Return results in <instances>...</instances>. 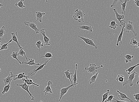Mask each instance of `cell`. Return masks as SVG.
I'll return each instance as SVG.
<instances>
[{"instance_id": "cell-1", "label": "cell", "mask_w": 139, "mask_h": 102, "mask_svg": "<svg viewBox=\"0 0 139 102\" xmlns=\"http://www.w3.org/2000/svg\"><path fill=\"white\" fill-rule=\"evenodd\" d=\"M121 22L124 24V30L125 31V32L129 33L130 32H131L134 34L135 36H137L138 33L134 31L133 22L130 21L126 22L123 20H122Z\"/></svg>"}, {"instance_id": "cell-2", "label": "cell", "mask_w": 139, "mask_h": 102, "mask_svg": "<svg viewBox=\"0 0 139 102\" xmlns=\"http://www.w3.org/2000/svg\"><path fill=\"white\" fill-rule=\"evenodd\" d=\"M86 15L84 11H81L77 9L74 12V14L73 16L75 20L78 21L79 23L84 22V17Z\"/></svg>"}, {"instance_id": "cell-3", "label": "cell", "mask_w": 139, "mask_h": 102, "mask_svg": "<svg viewBox=\"0 0 139 102\" xmlns=\"http://www.w3.org/2000/svg\"><path fill=\"white\" fill-rule=\"evenodd\" d=\"M103 67V65H101L100 67H97L96 64L94 63H91L89 67H88L86 66L85 68V70H87L88 72L92 74H93L95 75L98 72L97 69L98 68Z\"/></svg>"}, {"instance_id": "cell-4", "label": "cell", "mask_w": 139, "mask_h": 102, "mask_svg": "<svg viewBox=\"0 0 139 102\" xmlns=\"http://www.w3.org/2000/svg\"><path fill=\"white\" fill-rule=\"evenodd\" d=\"M135 75H139L135 71L133 72V73H132L131 74H130L128 78V80L125 81V82L123 84V86H124L127 84H129V85L130 86H133V84L132 81H133V79L135 78Z\"/></svg>"}, {"instance_id": "cell-5", "label": "cell", "mask_w": 139, "mask_h": 102, "mask_svg": "<svg viewBox=\"0 0 139 102\" xmlns=\"http://www.w3.org/2000/svg\"><path fill=\"white\" fill-rule=\"evenodd\" d=\"M50 59H51L50 58V59H49L47 61H45L43 64H42L40 66V67L37 69H34V70H32V71L30 72L29 73L28 75L26 76V79L29 78V77H30V76H34L36 74V73L38 71L43 69L44 67V66L46 65L47 64V63L49 61V60H50Z\"/></svg>"}, {"instance_id": "cell-6", "label": "cell", "mask_w": 139, "mask_h": 102, "mask_svg": "<svg viewBox=\"0 0 139 102\" xmlns=\"http://www.w3.org/2000/svg\"><path fill=\"white\" fill-rule=\"evenodd\" d=\"M78 84V83H77L75 84H71L68 86V87H65V88H62L60 89L59 90L60 92V97L59 100V101H60V100H61L62 97H63L64 95L68 92V90L69 88L72 87H76V85Z\"/></svg>"}, {"instance_id": "cell-7", "label": "cell", "mask_w": 139, "mask_h": 102, "mask_svg": "<svg viewBox=\"0 0 139 102\" xmlns=\"http://www.w3.org/2000/svg\"><path fill=\"white\" fill-rule=\"evenodd\" d=\"M78 37L80 38L82 40H83L84 42H86V44H88L91 47L93 46L96 49H97V45H97L95 44L93 41V39H90L84 37H83L78 36Z\"/></svg>"}, {"instance_id": "cell-8", "label": "cell", "mask_w": 139, "mask_h": 102, "mask_svg": "<svg viewBox=\"0 0 139 102\" xmlns=\"http://www.w3.org/2000/svg\"><path fill=\"white\" fill-rule=\"evenodd\" d=\"M16 86H20V87H21V88H22V89L24 90H25L27 92H28L29 94V95H30V96H29V97H32V98H31V100L32 101L34 100V97L32 96V94H31L30 92V91H29V87H30V86L27 84L25 82H24V83L23 84H17Z\"/></svg>"}, {"instance_id": "cell-9", "label": "cell", "mask_w": 139, "mask_h": 102, "mask_svg": "<svg viewBox=\"0 0 139 102\" xmlns=\"http://www.w3.org/2000/svg\"><path fill=\"white\" fill-rule=\"evenodd\" d=\"M24 23L26 25L29 26L32 29L34 30L35 31L36 34L39 33V30L37 27L36 25L35 24L34 22H30L25 21H24Z\"/></svg>"}, {"instance_id": "cell-10", "label": "cell", "mask_w": 139, "mask_h": 102, "mask_svg": "<svg viewBox=\"0 0 139 102\" xmlns=\"http://www.w3.org/2000/svg\"><path fill=\"white\" fill-rule=\"evenodd\" d=\"M40 32L42 35H43L44 38V43L46 45L50 46L51 44V42H50V39L49 38L45 35V29H41L40 30Z\"/></svg>"}, {"instance_id": "cell-11", "label": "cell", "mask_w": 139, "mask_h": 102, "mask_svg": "<svg viewBox=\"0 0 139 102\" xmlns=\"http://www.w3.org/2000/svg\"><path fill=\"white\" fill-rule=\"evenodd\" d=\"M113 11H114V13H115V16L116 19L118 21L120 22L119 26L120 27H122V25H123V23H122L121 21L122 20H123L124 19V15L122 14H119L117 13V11H116V9L114 8L113 9Z\"/></svg>"}, {"instance_id": "cell-12", "label": "cell", "mask_w": 139, "mask_h": 102, "mask_svg": "<svg viewBox=\"0 0 139 102\" xmlns=\"http://www.w3.org/2000/svg\"><path fill=\"white\" fill-rule=\"evenodd\" d=\"M52 82L49 81L48 82L47 86L45 88L44 90L43 91V92L44 93L45 95H46L48 94V93H50V94L53 93L52 88L50 87V86L52 84Z\"/></svg>"}, {"instance_id": "cell-13", "label": "cell", "mask_w": 139, "mask_h": 102, "mask_svg": "<svg viewBox=\"0 0 139 102\" xmlns=\"http://www.w3.org/2000/svg\"><path fill=\"white\" fill-rule=\"evenodd\" d=\"M17 75H14L12 72H10V74L8 76L3 79L4 83V85L5 86L7 85L9 83L12 77H16Z\"/></svg>"}, {"instance_id": "cell-14", "label": "cell", "mask_w": 139, "mask_h": 102, "mask_svg": "<svg viewBox=\"0 0 139 102\" xmlns=\"http://www.w3.org/2000/svg\"><path fill=\"white\" fill-rule=\"evenodd\" d=\"M45 13H42L40 11H38L36 12V20L35 22H42V17L45 14Z\"/></svg>"}, {"instance_id": "cell-15", "label": "cell", "mask_w": 139, "mask_h": 102, "mask_svg": "<svg viewBox=\"0 0 139 102\" xmlns=\"http://www.w3.org/2000/svg\"><path fill=\"white\" fill-rule=\"evenodd\" d=\"M11 35H12V40L13 41H14L16 42L17 44L18 47L20 48L21 49H24V48H22L20 45V43H19L18 41L17 37V32H15V33L14 32H13L11 33Z\"/></svg>"}, {"instance_id": "cell-16", "label": "cell", "mask_w": 139, "mask_h": 102, "mask_svg": "<svg viewBox=\"0 0 139 102\" xmlns=\"http://www.w3.org/2000/svg\"><path fill=\"white\" fill-rule=\"evenodd\" d=\"M116 91L118 93H119V95H118V97H119V98H120V99L121 100L123 101L125 99H128L130 101L132 102H133V101L132 99H130L127 96V95H125V94L123 93L120 92L119 90Z\"/></svg>"}, {"instance_id": "cell-17", "label": "cell", "mask_w": 139, "mask_h": 102, "mask_svg": "<svg viewBox=\"0 0 139 102\" xmlns=\"http://www.w3.org/2000/svg\"><path fill=\"white\" fill-rule=\"evenodd\" d=\"M27 59H28V61L27 62H24L23 60L22 62V64H28L29 66L34 65H37L41 66L42 64H40L39 63H36L34 62V59H29L27 58Z\"/></svg>"}, {"instance_id": "cell-18", "label": "cell", "mask_w": 139, "mask_h": 102, "mask_svg": "<svg viewBox=\"0 0 139 102\" xmlns=\"http://www.w3.org/2000/svg\"><path fill=\"white\" fill-rule=\"evenodd\" d=\"M22 80L23 81L25 82L27 84L30 86V85H32L33 86V88L34 89V85L36 86H39L40 85L38 84H36L34 82H33V81L32 79H30V78H28L27 79H25V78H22Z\"/></svg>"}, {"instance_id": "cell-19", "label": "cell", "mask_w": 139, "mask_h": 102, "mask_svg": "<svg viewBox=\"0 0 139 102\" xmlns=\"http://www.w3.org/2000/svg\"><path fill=\"white\" fill-rule=\"evenodd\" d=\"M123 24V25H122V29L121 30V31L120 32V35L117 38V42H116V46H119V42H120L121 44H123V42H122V36H123V32H124V24Z\"/></svg>"}, {"instance_id": "cell-20", "label": "cell", "mask_w": 139, "mask_h": 102, "mask_svg": "<svg viewBox=\"0 0 139 102\" xmlns=\"http://www.w3.org/2000/svg\"><path fill=\"white\" fill-rule=\"evenodd\" d=\"M78 29H81L87 30L90 32L93 31V26L91 25L89 26L86 25H82L81 26H78Z\"/></svg>"}, {"instance_id": "cell-21", "label": "cell", "mask_w": 139, "mask_h": 102, "mask_svg": "<svg viewBox=\"0 0 139 102\" xmlns=\"http://www.w3.org/2000/svg\"><path fill=\"white\" fill-rule=\"evenodd\" d=\"M64 75L63 77V78L65 77L66 78H68L69 80H70L71 82V84H73L72 83L71 79V77L72 75V73L70 72L69 70H68L64 72Z\"/></svg>"}, {"instance_id": "cell-22", "label": "cell", "mask_w": 139, "mask_h": 102, "mask_svg": "<svg viewBox=\"0 0 139 102\" xmlns=\"http://www.w3.org/2000/svg\"><path fill=\"white\" fill-rule=\"evenodd\" d=\"M130 0H124V3H123L121 4L122 6V12L121 14L123 15H125V8H126V3L127 2L129 1Z\"/></svg>"}, {"instance_id": "cell-23", "label": "cell", "mask_w": 139, "mask_h": 102, "mask_svg": "<svg viewBox=\"0 0 139 102\" xmlns=\"http://www.w3.org/2000/svg\"><path fill=\"white\" fill-rule=\"evenodd\" d=\"M12 79H13V78H12L11 81H10L8 85H7L5 86V87H4L3 91L1 93V94H3V95H4L5 93L8 92L9 91L10 87H11L10 84H11V82L12 81Z\"/></svg>"}, {"instance_id": "cell-24", "label": "cell", "mask_w": 139, "mask_h": 102, "mask_svg": "<svg viewBox=\"0 0 139 102\" xmlns=\"http://www.w3.org/2000/svg\"><path fill=\"white\" fill-rule=\"evenodd\" d=\"M15 77L14 79H13V81H14L18 80V79H22V78H26V76L25 75V73L23 72L17 75L16 77Z\"/></svg>"}, {"instance_id": "cell-25", "label": "cell", "mask_w": 139, "mask_h": 102, "mask_svg": "<svg viewBox=\"0 0 139 102\" xmlns=\"http://www.w3.org/2000/svg\"><path fill=\"white\" fill-rule=\"evenodd\" d=\"M125 61L126 63L129 62H132V59L134 57L133 56H131L130 55H127L125 56Z\"/></svg>"}, {"instance_id": "cell-26", "label": "cell", "mask_w": 139, "mask_h": 102, "mask_svg": "<svg viewBox=\"0 0 139 102\" xmlns=\"http://www.w3.org/2000/svg\"><path fill=\"white\" fill-rule=\"evenodd\" d=\"M118 26L115 21H112L110 23L109 27L115 30Z\"/></svg>"}, {"instance_id": "cell-27", "label": "cell", "mask_w": 139, "mask_h": 102, "mask_svg": "<svg viewBox=\"0 0 139 102\" xmlns=\"http://www.w3.org/2000/svg\"><path fill=\"white\" fill-rule=\"evenodd\" d=\"M24 0H20V1L18 2V3H15V6H18L20 8L22 9L23 8L25 7L26 6L23 4V2H24Z\"/></svg>"}, {"instance_id": "cell-28", "label": "cell", "mask_w": 139, "mask_h": 102, "mask_svg": "<svg viewBox=\"0 0 139 102\" xmlns=\"http://www.w3.org/2000/svg\"><path fill=\"white\" fill-rule=\"evenodd\" d=\"M79 66V65H78L77 63L75 64V72L74 74V75H72L71 76L73 77V84H75L77 83V75H76V73H77V67L78 66Z\"/></svg>"}, {"instance_id": "cell-29", "label": "cell", "mask_w": 139, "mask_h": 102, "mask_svg": "<svg viewBox=\"0 0 139 102\" xmlns=\"http://www.w3.org/2000/svg\"><path fill=\"white\" fill-rule=\"evenodd\" d=\"M5 28L3 26L0 28V41H2V39L3 37V35L5 34Z\"/></svg>"}, {"instance_id": "cell-30", "label": "cell", "mask_w": 139, "mask_h": 102, "mask_svg": "<svg viewBox=\"0 0 139 102\" xmlns=\"http://www.w3.org/2000/svg\"><path fill=\"white\" fill-rule=\"evenodd\" d=\"M130 44L133 46L136 45L135 48H139V42H138L137 40H135V39L132 38L131 39V41L130 42Z\"/></svg>"}, {"instance_id": "cell-31", "label": "cell", "mask_w": 139, "mask_h": 102, "mask_svg": "<svg viewBox=\"0 0 139 102\" xmlns=\"http://www.w3.org/2000/svg\"><path fill=\"white\" fill-rule=\"evenodd\" d=\"M36 46L37 48H38V50H39L40 53H41V51H40V48L42 47H43V44L42 43V41L41 40H39V41H37L36 43Z\"/></svg>"}, {"instance_id": "cell-32", "label": "cell", "mask_w": 139, "mask_h": 102, "mask_svg": "<svg viewBox=\"0 0 139 102\" xmlns=\"http://www.w3.org/2000/svg\"><path fill=\"white\" fill-rule=\"evenodd\" d=\"M12 41H13V40H12V39H11V40H10V41H9V42H8V43L4 44H3L2 46L0 49V51H1V50L7 49L8 48V45L9 43L12 42Z\"/></svg>"}, {"instance_id": "cell-33", "label": "cell", "mask_w": 139, "mask_h": 102, "mask_svg": "<svg viewBox=\"0 0 139 102\" xmlns=\"http://www.w3.org/2000/svg\"><path fill=\"white\" fill-rule=\"evenodd\" d=\"M11 56L12 58H13V59H15L17 60V61H18L19 63L20 64H22V62H21V61H20L17 58V56H18V53L17 52H12V53L11 55Z\"/></svg>"}, {"instance_id": "cell-34", "label": "cell", "mask_w": 139, "mask_h": 102, "mask_svg": "<svg viewBox=\"0 0 139 102\" xmlns=\"http://www.w3.org/2000/svg\"><path fill=\"white\" fill-rule=\"evenodd\" d=\"M98 72L96 74L94 75L93 76H92V77L90 79H89V82L90 84H91L96 81V80L97 78L98 75Z\"/></svg>"}, {"instance_id": "cell-35", "label": "cell", "mask_w": 139, "mask_h": 102, "mask_svg": "<svg viewBox=\"0 0 139 102\" xmlns=\"http://www.w3.org/2000/svg\"><path fill=\"white\" fill-rule=\"evenodd\" d=\"M23 49H20L19 48V52L18 53V56H25L26 59L27 61V62L28 61L27 59V58L26 56V53L23 50Z\"/></svg>"}, {"instance_id": "cell-36", "label": "cell", "mask_w": 139, "mask_h": 102, "mask_svg": "<svg viewBox=\"0 0 139 102\" xmlns=\"http://www.w3.org/2000/svg\"><path fill=\"white\" fill-rule=\"evenodd\" d=\"M111 92L109 91V90L108 89L107 90V92L105 93V94H104L102 96V100L101 102H104L105 100H106V99H107L108 97L109 94V93H110Z\"/></svg>"}, {"instance_id": "cell-37", "label": "cell", "mask_w": 139, "mask_h": 102, "mask_svg": "<svg viewBox=\"0 0 139 102\" xmlns=\"http://www.w3.org/2000/svg\"><path fill=\"white\" fill-rule=\"evenodd\" d=\"M125 79L124 76L123 75H119L117 76V78H116V81H119L121 83H123L124 82Z\"/></svg>"}, {"instance_id": "cell-38", "label": "cell", "mask_w": 139, "mask_h": 102, "mask_svg": "<svg viewBox=\"0 0 139 102\" xmlns=\"http://www.w3.org/2000/svg\"><path fill=\"white\" fill-rule=\"evenodd\" d=\"M139 63H138V64L137 65L132 66V67H130L128 69H127V70H125V71H126V72H128V75H130V74L132 70H133V69H135V67H137V66H139Z\"/></svg>"}, {"instance_id": "cell-39", "label": "cell", "mask_w": 139, "mask_h": 102, "mask_svg": "<svg viewBox=\"0 0 139 102\" xmlns=\"http://www.w3.org/2000/svg\"><path fill=\"white\" fill-rule=\"evenodd\" d=\"M119 1H120L121 2L123 3L122 0H113V1L112 4L110 5V7H113L116 6L117 3H118Z\"/></svg>"}, {"instance_id": "cell-40", "label": "cell", "mask_w": 139, "mask_h": 102, "mask_svg": "<svg viewBox=\"0 0 139 102\" xmlns=\"http://www.w3.org/2000/svg\"><path fill=\"white\" fill-rule=\"evenodd\" d=\"M51 57H53V56L52 54L50 53L47 52L46 53L45 55L43 56L40 57V58H50Z\"/></svg>"}, {"instance_id": "cell-41", "label": "cell", "mask_w": 139, "mask_h": 102, "mask_svg": "<svg viewBox=\"0 0 139 102\" xmlns=\"http://www.w3.org/2000/svg\"><path fill=\"white\" fill-rule=\"evenodd\" d=\"M133 96L134 97V98L132 99V100L135 99L136 100V102H139V94H134L133 95Z\"/></svg>"}, {"instance_id": "cell-42", "label": "cell", "mask_w": 139, "mask_h": 102, "mask_svg": "<svg viewBox=\"0 0 139 102\" xmlns=\"http://www.w3.org/2000/svg\"><path fill=\"white\" fill-rule=\"evenodd\" d=\"M115 96H113V95H111L109 96V97H108L106 101H105V102H110L112 100V99H113L114 97H115Z\"/></svg>"}, {"instance_id": "cell-43", "label": "cell", "mask_w": 139, "mask_h": 102, "mask_svg": "<svg viewBox=\"0 0 139 102\" xmlns=\"http://www.w3.org/2000/svg\"><path fill=\"white\" fill-rule=\"evenodd\" d=\"M113 99L115 100V101H113L112 100L110 102H128L127 101H119L117 100H116V99H115L114 98H113Z\"/></svg>"}, {"instance_id": "cell-44", "label": "cell", "mask_w": 139, "mask_h": 102, "mask_svg": "<svg viewBox=\"0 0 139 102\" xmlns=\"http://www.w3.org/2000/svg\"><path fill=\"white\" fill-rule=\"evenodd\" d=\"M135 1V5L137 7H139V0H133Z\"/></svg>"}, {"instance_id": "cell-45", "label": "cell", "mask_w": 139, "mask_h": 102, "mask_svg": "<svg viewBox=\"0 0 139 102\" xmlns=\"http://www.w3.org/2000/svg\"><path fill=\"white\" fill-rule=\"evenodd\" d=\"M139 78H138V81H137V82H136V84H137V85H138V84L139 83Z\"/></svg>"}, {"instance_id": "cell-46", "label": "cell", "mask_w": 139, "mask_h": 102, "mask_svg": "<svg viewBox=\"0 0 139 102\" xmlns=\"http://www.w3.org/2000/svg\"><path fill=\"white\" fill-rule=\"evenodd\" d=\"M3 44L2 43V41H0V46H2Z\"/></svg>"}, {"instance_id": "cell-47", "label": "cell", "mask_w": 139, "mask_h": 102, "mask_svg": "<svg viewBox=\"0 0 139 102\" xmlns=\"http://www.w3.org/2000/svg\"><path fill=\"white\" fill-rule=\"evenodd\" d=\"M3 6H4V5H3V4H0V8L1 7H2Z\"/></svg>"}, {"instance_id": "cell-48", "label": "cell", "mask_w": 139, "mask_h": 102, "mask_svg": "<svg viewBox=\"0 0 139 102\" xmlns=\"http://www.w3.org/2000/svg\"><path fill=\"white\" fill-rule=\"evenodd\" d=\"M45 2L47 3L48 2V0H45Z\"/></svg>"}, {"instance_id": "cell-49", "label": "cell", "mask_w": 139, "mask_h": 102, "mask_svg": "<svg viewBox=\"0 0 139 102\" xmlns=\"http://www.w3.org/2000/svg\"><path fill=\"white\" fill-rule=\"evenodd\" d=\"M1 70L0 68V72L1 71Z\"/></svg>"}, {"instance_id": "cell-50", "label": "cell", "mask_w": 139, "mask_h": 102, "mask_svg": "<svg viewBox=\"0 0 139 102\" xmlns=\"http://www.w3.org/2000/svg\"><path fill=\"white\" fill-rule=\"evenodd\" d=\"M40 102H42V101L41 100L40 101Z\"/></svg>"}]
</instances>
